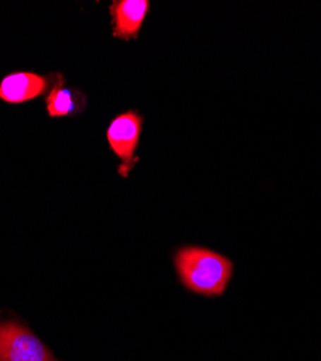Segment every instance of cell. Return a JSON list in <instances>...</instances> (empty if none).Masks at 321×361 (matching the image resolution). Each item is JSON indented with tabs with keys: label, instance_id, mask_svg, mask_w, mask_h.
Here are the masks:
<instances>
[{
	"label": "cell",
	"instance_id": "obj_4",
	"mask_svg": "<svg viewBox=\"0 0 321 361\" xmlns=\"http://www.w3.org/2000/svg\"><path fill=\"white\" fill-rule=\"evenodd\" d=\"M148 12V0H118V2H113L110 6L113 35L125 41L138 38Z\"/></svg>",
	"mask_w": 321,
	"mask_h": 361
},
{
	"label": "cell",
	"instance_id": "obj_5",
	"mask_svg": "<svg viewBox=\"0 0 321 361\" xmlns=\"http://www.w3.org/2000/svg\"><path fill=\"white\" fill-rule=\"evenodd\" d=\"M48 81L34 73H13L0 81V99L18 104L34 100L45 93Z\"/></svg>",
	"mask_w": 321,
	"mask_h": 361
},
{
	"label": "cell",
	"instance_id": "obj_6",
	"mask_svg": "<svg viewBox=\"0 0 321 361\" xmlns=\"http://www.w3.org/2000/svg\"><path fill=\"white\" fill-rule=\"evenodd\" d=\"M84 107V97L73 88L64 87L60 77V82L55 84L47 97V109L49 116L63 117L81 111Z\"/></svg>",
	"mask_w": 321,
	"mask_h": 361
},
{
	"label": "cell",
	"instance_id": "obj_1",
	"mask_svg": "<svg viewBox=\"0 0 321 361\" xmlns=\"http://www.w3.org/2000/svg\"><path fill=\"white\" fill-rule=\"evenodd\" d=\"M180 282L202 296H222L233 276V263L226 256L198 246H184L174 255Z\"/></svg>",
	"mask_w": 321,
	"mask_h": 361
},
{
	"label": "cell",
	"instance_id": "obj_2",
	"mask_svg": "<svg viewBox=\"0 0 321 361\" xmlns=\"http://www.w3.org/2000/svg\"><path fill=\"white\" fill-rule=\"evenodd\" d=\"M0 361H58L52 351L15 319L0 321Z\"/></svg>",
	"mask_w": 321,
	"mask_h": 361
},
{
	"label": "cell",
	"instance_id": "obj_3",
	"mask_svg": "<svg viewBox=\"0 0 321 361\" xmlns=\"http://www.w3.org/2000/svg\"><path fill=\"white\" fill-rule=\"evenodd\" d=\"M142 125V116L129 110L116 116L107 129V142L114 155H118L121 159L119 173L123 178L129 176L131 171L139 161V158L135 157V152L139 145Z\"/></svg>",
	"mask_w": 321,
	"mask_h": 361
}]
</instances>
